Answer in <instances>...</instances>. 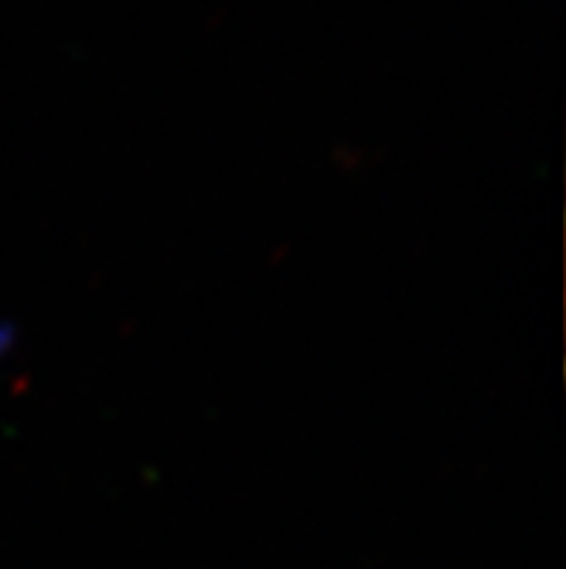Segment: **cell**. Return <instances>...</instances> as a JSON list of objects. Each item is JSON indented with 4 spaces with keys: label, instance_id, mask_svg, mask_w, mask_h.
<instances>
[{
    "label": "cell",
    "instance_id": "cell-1",
    "mask_svg": "<svg viewBox=\"0 0 566 569\" xmlns=\"http://www.w3.org/2000/svg\"><path fill=\"white\" fill-rule=\"evenodd\" d=\"M14 345H18V327H14L12 321H3V318H0V361L12 353Z\"/></svg>",
    "mask_w": 566,
    "mask_h": 569
}]
</instances>
